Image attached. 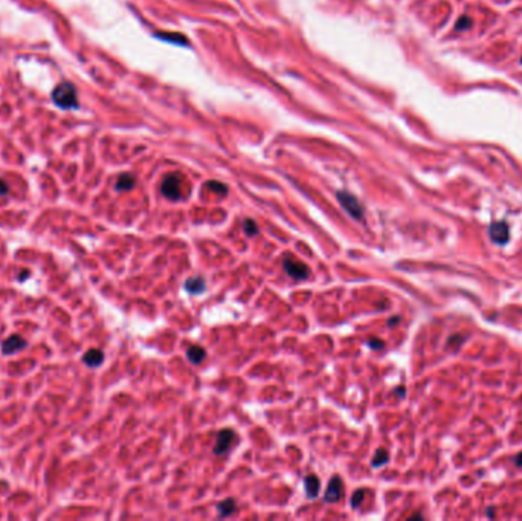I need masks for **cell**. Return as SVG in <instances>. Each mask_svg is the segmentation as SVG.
<instances>
[{"instance_id":"cell-1","label":"cell","mask_w":522,"mask_h":521,"mask_svg":"<svg viewBox=\"0 0 522 521\" xmlns=\"http://www.w3.org/2000/svg\"><path fill=\"white\" fill-rule=\"evenodd\" d=\"M52 100L57 106L63 109H74L78 107V98H77V89L71 83H61L55 87L52 92Z\"/></svg>"},{"instance_id":"cell-2","label":"cell","mask_w":522,"mask_h":521,"mask_svg":"<svg viewBox=\"0 0 522 521\" xmlns=\"http://www.w3.org/2000/svg\"><path fill=\"white\" fill-rule=\"evenodd\" d=\"M162 194L170 200H180L183 196V177L179 173H170L162 180Z\"/></svg>"},{"instance_id":"cell-3","label":"cell","mask_w":522,"mask_h":521,"mask_svg":"<svg viewBox=\"0 0 522 521\" xmlns=\"http://www.w3.org/2000/svg\"><path fill=\"white\" fill-rule=\"evenodd\" d=\"M337 200L342 205V208L350 214V216L356 220H362L363 219V206L362 203L357 200V197H354L351 193L348 191H337Z\"/></svg>"},{"instance_id":"cell-4","label":"cell","mask_w":522,"mask_h":521,"mask_svg":"<svg viewBox=\"0 0 522 521\" xmlns=\"http://www.w3.org/2000/svg\"><path fill=\"white\" fill-rule=\"evenodd\" d=\"M283 268H284V271H286V274L289 275V277H292L295 280H305L307 277H309V274H310L309 268H307L302 262H299V260H296V258L290 257V255L284 257Z\"/></svg>"},{"instance_id":"cell-5","label":"cell","mask_w":522,"mask_h":521,"mask_svg":"<svg viewBox=\"0 0 522 521\" xmlns=\"http://www.w3.org/2000/svg\"><path fill=\"white\" fill-rule=\"evenodd\" d=\"M235 440H237L235 433L231 430V428H225V430L219 431V434H217L216 445H214V452H216L217 455L228 452L231 449V446L235 443Z\"/></svg>"},{"instance_id":"cell-6","label":"cell","mask_w":522,"mask_h":521,"mask_svg":"<svg viewBox=\"0 0 522 521\" xmlns=\"http://www.w3.org/2000/svg\"><path fill=\"white\" fill-rule=\"evenodd\" d=\"M26 346H28V341L23 338V336L16 333V335L8 336V338L2 343V353L5 356H10V355H14L17 352L23 350Z\"/></svg>"},{"instance_id":"cell-7","label":"cell","mask_w":522,"mask_h":521,"mask_svg":"<svg viewBox=\"0 0 522 521\" xmlns=\"http://www.w3.org/2000/svg\"><path fill=\"white\" fill-rule=\"evenodd\" d=\"M342 497V480L341 477H331L330 481H328V486H327V491H325V497L324 500L327 503H334L337 501Z\"/></svg>"},{"instance_id":"cell-8","label":"cell","mask_w":522,"mask_h":521,"mask_svg":"<svg viewBox=\"0 0 522 521\" xmlns=\"http://www.w3.org/2000/svg\"><path fill=\"white\" fill-rule=\"evenodd\" d=\"M508 225L505 222H496L490 225V238H492L495 243H507L508 240Z\"/></svg>"},{"instance_id":"cell-9","label":"cell","mask_w":522,"mask_h":521,"mask_svg":"<svg viewBox=\"0 0 522 521\" xmlns=\"http://www.w3.org/2000/svg\"><path fill=\"white\" fill-rule=\"evenodd\" d=\"M304 489H305V495L309 498H316L319 495V491H321V483H319V478L313 474L307 475L304 478Z\"/></svg>"},{"instance_id":"cell-10","label":"cell","mask_w":522,"mask_h":521,"mask_svg":"<svg viewBox=\"0 0 522 521\" xmlns=\"http://www.w3.org/2000/svg\"><path fill=\"white\" fill-rule=\"evenodd\" d=\"M104 361V353L98 349H90L84 353L83 356V362L90 367V369H97V367H100Z\"/></svg>"},{"instance_id":"cell-11","label":"cell","mask_w":522,"mask_h":521,"mask_svg":"<svg viewBox=\"0 0 522 521\" xmlns=\"http://www.w3.org/2000/svg\"><path fill=\"white\" fill-rule=\"evenodd\" d=\"M183 286H185V291H187L188 294L197 295V294L205 292V289H206V282H205L202 277H193V279H188Z\"/></svg>"},{"instance_id":"cell-12","label":"cell","mask_w":522,"mask_h":521,"mask_svg":"<svg viewBox=\"0 0 522 521\" xmlns=\"http://www.w3.org/2000/svg\"><path fill=\"white\" fill-rule=\"evenodd\" d=\"M135 185H136V179L132 174H129V173L121 174L118 177V180H116V190L118 191H129Z\"/></svg>"},{"instance_id":"cell-13","label":"cell","mask_w":522,"mask_h":521,"mask_svg":"<svg viewBox=\"0 0 522 521\" xmlns=\"http://www.w3.org/2000/svg\"><path fill=\"white\" fill-rule=\"evenodd\" d=\"M187 358L193 362V364H200L205 358H206V352L203 347L200 346H191L187 350Z\"/></svg>"},{"instance_id":"cell-14","label":"cell","mask_w":522,"mask_h":521,"mask_svg":"<svg viewBox=\"0 0 522 521\" xmlns=\"http://www.w3.org/2000/svg\"><path fill=\"white\" fill-rule=\"evenodd\" d=\"M217 510H219V515H220V516H229V515H232V513L237 510L235 501L231 500V498H228V500H225V501H222V503L217 504Z\"/></svg>"},{"instance_id":"cell-15","label":"cell","mask_w":522,"mask_h":521,"mask_svg":"<svg viewBox=\"0 0 522 521\" xmlns=\"http://www.w3.org/2000/svg\"><path fill=\"white\" fill-rule=\"evenodd\" d=\"M388 460H389V454H388V451L386 449H383V448H380V449H377V452L374 454V457H373V466L374 468H380V466H383V465H386L388 463Z\"/></svg>"},{"instance_id":"cell-16","label":"cell","mask_w":522,"mask_h":521,"mask_svg":"<svg viewBox=\"0 0 522 521\" xmlns=\"http://www.w3.org/2000/svg\"><path fill=\"white\" fill-rule=\"evenodd\" d=\"M243 228H244V232H246L249 237H254V235L258 234V226H257V223H255L252 219H246V220H244Z\"/></svg>"},{"instance_id":"cell-17","label":"cell","mask_w":522,"mask_h":521,"mask_svg":"<svg viewBox=\"0 0 522 521\" xmlns=\"http://www.w3.org/2000/svg\"><path fill=\"white\" fill-rule=\"evenodd\" d=\"M470 28H472V19L467 17V16L459 17L458 22L455 23V29H456V31H467V29H470Z\"/></svg>"},{"instance_id":"cell-18","label":"cell","mask_w":522,"mask_h":521,"mask_svg":"<svg viewBox=\"0 0 522 521\" xmlns=\"http://www.w3.org/2000/svg\"><path fill=\"white\" fill-rule=\"evenodd\" d=\"M159 37H162V40H168L177 45H188L187 39L183 36H176V34H159Z\"/></svg>"},{"instance_id":"cell-19","label":"cell","mask_w":522,"mask_h":521,"mask_svg":"<svg viewBox=\"0 0 522 521\" xmlns=\"http://www.w3.org/2000/svg\"><path fill=\"white\" fill-rule=\"evenodd\" d=\"M363 495H365V489H359V491H356L351 497V506L353 507H359L360 503L363 501Z\"/></svg>"},{"instance_id":"cell-20","label":"cell","mask_w":522,"mask_h":521,"mask_svg":"<svg viewBox=\"0 0 522 521\" xmlns=\"http://www.w3.org/2000/svg\"><path fill=\"white\" fill-rule=\"evenodd\" d=\"M206 187L211 188L212 191L219 193V194H226V187L223 185V183H220V182H208Z\"/></svg>"},{"instance_id":"cell-21","label":"cell","mask_w":522,"mask_h":521,"mask_svg":"<svg viewBox=\"0 0 522 521\" xmlns=\"http://www.w3.org/2000/svg\"><path fill=\"white\" fill-rule=\"evenodd\" d=\"M368 346H370L371 349H374V350H380V349L385 347L383 341H379V340H376V338H371L370 341H368Z\"/></svg>"},{"instance_id":"cell-22","label":"cell","mask_w":522,"mask_h":521,"mask_svg":"<svg viewBox=\"0 0 522 521\" xmlns=\"http://www.w3.org/2000/svg\"><path fill=\"white\" fill-rule=\"evenodd\" d=\"M8 194V185L7 182L0 179V196H7Z\"/></svg>"},{"instance_id":"cell-23","label":"cell","mask_w":522,"mask_h":521,"mask_svg":"<svg viewBox=\"0 0 522 521\" xmlns=\"http://www.w3.org/2000/svg\"><path fill=\"white\" fill-rule=\"evenodd\" d=\"M28 275H29V271L20 272V274H19V282H23V280H26V279H28Z\"/></svg>"},{"instance_id":"cell-24","label":"cell","mask_w":522,"mask_h":521,"mask_svg":"<svg viewBox=\"0 0 522 521\" xmlns=\"http://www.w3.org/2000/svg\"><path fill=\"white\" fill-rule=\"evenodd\" d=\"M514 463H516L517 466H522V452L517 454V455L514 457Z\"/></svg>"},{"instance_id":"cell-25","label":"cell","mask_w":522,"mask_h":521,"mask_svg":"<svg viewBox=\"0 0 522 521\" xmlns=\"http://www.w3.org/2000/svg\"><path fill=\"white\" fill-rule=\"evenodd\" d=\"M397 321H398V318H392V320L388 321V324H394V323H397Z\"/></svg>"},{"instance_id":"cell-26","label":"cell","mask_w":522,"mask_h":521,"mask_svg":"<svg viewBox=\"0 0 522 521\" xmlns=\"http://www.w3.org/2000/svg\"><path fill=\"white\" fill-rule=\"evenodd\" d=\"M520 65H522V58H520Z\"/></svg>"}]
</instances>
